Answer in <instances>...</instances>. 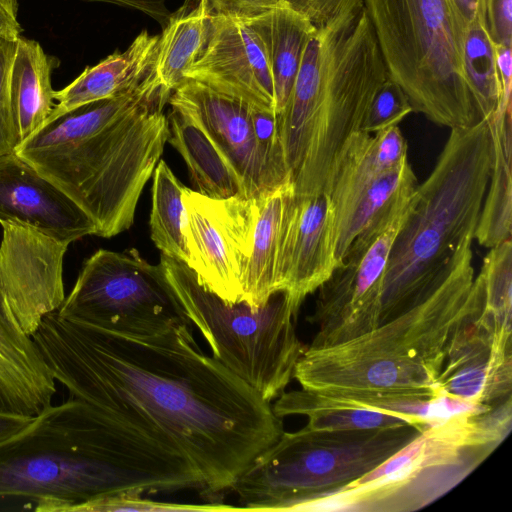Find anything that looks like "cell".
<instances>
[{
  "label": "cell",
  "mask_w": 512,
  "mask_h": 512,
  "mask_svg": "<svg viewBox=\"0 0 512 512\" xmlns=\"http://www.w3.org/2000/svg\"><path fill=\"white\" fill-rule=\"evenodd\" d=\"M315 25L279 131L296 196L328 194L345 145L389 78L363 0H340Z\"/></svg>",
  "instance_id": "4"
},
{
  "label": "cell",
  "mask_w": 512,
  "mask_h": 512,
  "mask_svg": "<svg viewBox=\"0 0 512 512\" xmlns=\"http://www.w3.org/2000/svg\"><path fill=\"white\" fill-rule=\"evenodd\" d=\"M407 160V143L398 126L374 135L362 131L353 134L344 147L328 191L334 219L379 178Z\"/></svg>",
  "instance_id": "22"
},
{
  "label": "cell",
  "mask_w": 512,
  "mask_h": 512,
  "mask_svg": "<svg viewBox=\"0 0 512 512\" xmlns=\"http://www.w3.org/2000/svg\"><path fill=\"white\" fill-rule=\"evenodd\" d=\"M292 194V186L287 184L259 199L241 299L253 307L263 305L274 293L281 291L279 257L287 204Z\"/></svg>",
  "instance_id": "25"
},
{
  "label": "cell",
  "mask_w": 512,
  "mask_h": 512,
  "mask_svg": "<svg viewBox=\"0 0 512 512\" xmlns=\"http://www.w3.org/2000/svg\"><path fill=\"white\" fill-rule=\"evenodd\" d=\"M339 265L334 242V209L326 193L291 195L279 257V289L302 305Z\"/></svg>",
  "instance_id": "18"
},
{
  "label": "cell",
  "mask_w": 512,
  "mask_h": 512,
  "mask_svg": "<svg viewBox=\"0 0 512 512\" xmlns=\"http://www.w3.org/2000/svg\"><path fill=\"white\" fill-rule=\"evenodd\" d=\"M473 240L468 235L460 243L445 277L419 305L341 344L307 347L294 372L301 387L374 411L383 403L434 397L451 338L482 288L474 276Z\"/></svg>",
  "instance_id": "5"
},
{
  "label": "cell",
  "mask_w": 512,
  "mask_h": 512,
  "mask_svg": "<svg viewBox=\"0 0 512 512\" xmlns=\"http://www.w3.org/2000/svg\"><path fill=\"white\" fill-rule=\"evenodd\" d=\"M491 165L486 120L451 129L390 250L378 326L425 301L441 283L460 243L475 233Z\"/></svg>",
  "instance_id": "6"
},
{
  "label": "cell",
  "mask_w": 512,
  "mask_h": 512,
  "mask_svg": "<svg viewBox=\"0 0 512 512\" xmlns=\"http://www.w3.org/2000/svg\"><path fill=\"white\" fill-rule=\"evenodd\" d=\"M171 93L153 66L131 90L47 121L15 153L84 211L96 236L114 237L133 224L168 142Z\"/></svg>",
  "instance_id": "3"
},
{
  "label": "cell",
  "mask_w": 512,
  "mask_h": 512,
  "mask_svg": "<svg viewBox=\"0 0 512 512\" xmlns=\"http://www.w3.org/2000/svg\"><path fill=\"white\" fill-rule=\"evenodd\" d=\"M0 288L29 336L64 299L63 262L69 244L20 222L2 223Z\"/></svg>",
  "instance_id": "15"
},
{
  "label": "cell",
  "mask_w": 512,
  "mask_h": 512,
  "mask_svg": "<svg viewBox=\"0 0 512 512\" xmlns=\"http://www.w3.org/2000/svg\"><path fill=\"white\" fill-rule=\"evenodd\" d=\"M187 489L204 483L185 456L81 400L51 404L0 439V499H29L36 511Z\"/></svg>",
  "instance_id": "2"
},
{
  "label": "cell",
  "mask_w": 512,
  "mask_h": 512,
  "mask_svg": "<svg viewBox=\"0 0 512 512\" xmlns=\"http://www.w3.org/2000/svg\"><path fill=\"white\" fill-rule=\"evenodd\" d=\"M55 381L185 456L212 498L284 432L271 403L195 339L145 342L46 315L32 335Z\"/></svg>",
  "instance_id": "1"
},
{
  "label": "cell",
  "mask_w": 512,
  "mask_h": 512,
  "mask_svg": "<svg viewBox=\"0 0 512 512\" xmlns=\"http://www.w3.org/2000/svg\"><path fill=\"white\" fill-rule=\"evenodd\" d=\"M272 408L281 418L288 415L306 416L308 427L321 430L414 425L406 418L374 411L344 398L331 397L304 388L283 392Z\"/></svg>",
  "instance_id": "29"
},
{
  "label": "cell",
  "mask_w": 512,
  "mask_h": 512,
  "mask_svg": "<svg viewBox=\"0 0 512 512\" xmlns=\"http://www.w3.org/2000/svg\"><path fill=\"white\" fill-rule=\"evenodd\" d=\"M363 2L389 78L412 111L450 129L482 121L464 71L467 26L452 0Z\"/></svg>",
  "instance_id": "8"
},
{
  "label": "cell",
  "mask_w": 512,
  "mask_h": 512,
  "mask_svg": "<svg viewBox=\"0 0 512 512\" xmlns=\"http://www.w3.org/2000/svg\"><path fill=\"white\" fill-rule=\"evenodd\" d=\"M287 0H208L211 12L237 19L261 15Z\"/></svg>",
  "instance_id": "38"
},
{
  "label": "cell",
  "mask_w": 512,
  "mask_h": 512,
  "mask_svg": "<svg viewBox=\"0 0 512 512\" xmlns=\"http://www.w3.org/2000/svg\"><path fill=\"white\" fill-rule=\"evenodd\" d=\"M419 433L410 424L352 430L306 425L283 432L238 476L231 490L244 509L300 510L371 472Z\"/></svg>",
  "instance_id": "9"
},
{
  "label": "cell",
  "mask_w": 512,
  "mask_h": 512,
  "mask_svg": "<svg viewBox=\"0 0 512 512\" xmlns=\"http://www.w3.org/2000/svg\"><path fill=\"white\" fill-rule=\"evenodd\" d=\"M139 493H120L93 499L74 505L67 512H114V511H222L238 509L222 503L178 504L154 501Z\"/></svg>",
  "instance_id": "34"
},
{
  "label": "cell",
  "mask_w": 512,
  "mask_h": 512,
  "mask_svg": "<svg viewBox=\"0 0 512 512\" xmlns=\"http://www.w3.org/2000/svg\"><path fill=\"white\" fill-rule=\"evenodd\" d=\"M413 195L361 232L318 288L314 311L307 317L318 331L308 347L338 345L377 328L390 250L411 210Z\"/></svg>",
  "instance_id": "12"
},
{
  "label": "cell",
  "mask_w": 512,
  "mask_h": 512,
  "mask_svg": "<svg viewBox=\"0 0 512 512\" xmlns=\"http://www.w3.org/2000/svg\"><path fill=\"white\" fill-rule=\"evenodd\" d=\"M33 416L0 408V439H3L25 426Z\"/></svg>",
  "instance_id": "43"
},
{
  "label": "cell",
  "mask_w": 512,
  "mask_h": 512,
  "mask_svg": "<svg viewBox=\"0 0 512 512\" xmlns=\"http://www.w3.org/2000/svg\"><path fill=\"white\" fill-rule=\"evenodd\" d=\"M463 63L481 118L487 120L498 107L502 86L495 43L485 23L474 22L467 27Z\"/></svg>",
  "instance_id": "32"
},
{
  "label": "cell",
  "mask_w": 512,
  "mask_h": 512,
  "mask_svg": "<svg viewBox=\"0 0 512 512\" xmlns=\"http://www.w3.org/2000/svg\"><path fill=\"white\" fill-rule=\"evenodd\" d=\"M185 78L276 112L265 46L247 19L212 13L206 44Z\"/></svg>",
  "instance_id": "16"
},
{
  "label": "cell",
  "mask_w": 512,
  "mask_h": 512,
  "mask_svg": "<svg viewBox=\"0 0 512 512\" xmlns=\"http://www.w3.org/2000/svg\"><path fill=\"white\" fill-rule=\"evenodd\" d=\"M247 20L265 46L273 80L276 114H280L291 93L305 46L315 25L288 1Z\"/></svg>",
  "instance_id": "24"
},
{
  "label": "cell",
  "mask_w": 512,
  "mask_h": 512,
  "mask_svg": "<svg viewBox=\"0 0 512 512\" xmlns=\"http://www.w3.org/2000/svg\"><path fill=\"white\" fill-rule=\"evenodd\" d=\"M159 35L141 32L123 52L115 51L61 90L48 121L79 107L110 99L136 87L152 70Z\"/></svg>",
  "instance_id": "21"
},
{
  "label": "cell",
  "mask_w": 512,
  "mask_h": 512,
  "mask_svg": "<svg viewBox=\"0 0 512 512\" xmlns=\"http://www.w3.org/2000/svg\"><path fill=\"white\" fill-rule=\"evenodd\" d=\"M411 112L412 107L404 91L388 78L375 94L360 131L374 134L398 126Z\"/></svg>",
  "instance_id": "35"
},
{
  "label": "cell",
  "mask_w": 512,
  "mask_h": 512,
  "mask_svg": "<svg viewBox=\"0 0 512 512\" xmlns=\"http://www.w3.org/2000/svg\"><path fill=\"white\" fill-rule=\"evenodd\" d=\"M55 392L56 381L38 346L19 326L0 288V408L31 414Z\"/></svg>",
  "instance_id": "20"
},
{
  "label": "cell",
  "mask_w": 512,
  "mask_h": 512,
  "mask_svg": "<svg viewBox=\"0 0 512 512\" xmlns=\"http://www.w3.org/2000/svg\"><path fill=\"white\" fill-rule=\"evenodd\" d=\"M483 307L482 281L476 301L451 338L434 388L435 396L445 395L487 406H496L511 398V330L499 327Z\"/></svg>",
  "instance_id": "14"
},
{
  "label": "cell",
  "mask_w": 512,
  "mask_h": 512,
  "mask_svg": "<svg viewBox=\"0 0 512 512\" xmlns=\"http://www.w3.org/2000/svg\"><path fill=\"white\" fill-rule=\"evenodd\" d=\"M89 2H103L140 11L160 25L164 26L171 12L167 8V0H85Z\"/></svg>",
  "instance_id": "39"
},
{
  "label": "cell",
  "mask_w": 512,
  "mask_h": 512,
  "mask_svg": "<svg viewBox=\"0 0 512 512\" xmlns=\"http://www.w3.org/2000/svg\"><path fill=\"white\" fill-rule=\"evenodd\" d=\"M18 0H0V37L16 40L20 36Z\"/></svg>",
  "instance_id": "40"
},
{
  "label": "cell",
  "mask_w": 512,
  "mask_h": 512,
  "mask_svg": "<svg viewBox=\"0 0 512 512\" xmlns=\"http://www.w3.org/2000/svg\"><path fill=\"white\" fill-rule=\"evenodd\" d=\"M159 263L213 357L263 399L278 398L307 348L296 334L301 305L285 290L259 307L231 303L200 284L182 261L161 254Z\"/></svg>",
  "instance_id": "10"
},
{
  "label": "cell",
  "mask_w": 512,
  "mask_h": 512,
  "mask_svg": "<svg viewBox=\"0 0 512 512\" xmlns=\"http://www.w3.org/2000/svg\"><path fill=\"white\" fill-rule=\"evenodd\" d=\"M168 121V142L183 157L199 193L211 198L247 197L232 165L197 124L174 109Z\"/></svg>",
  "instance_id": "27"
},
{
  "label": "cell",
  "mask_w": 512,
  "mask_h": 512,
  "mask_svg": "<svg viewBox=\"0 0 512 512\" xmlns=\"http://www.w3.org/2000/svg\"><path fill=\"white\" fill-rule=\"evenodd\" d=\"M260 198H211L184 188L188 261L198 282L225 301L241 302Z\"/></svg>",
  "instance_id": "13"
},
{
  "label": "cell",
  "mask_w": 512,
  "mask_h": 512,
  "mask_svg": "<svg viewBox=\"0 0 512 512\" xmlns=\"http://www.w3.org/2000/svg\"><path fill=\"white\" fill-rule=\"evenodd\" d=\"M296 10L306 15L313 24L326 18L340 0H287Z\"/></svg>",
  "instance_id": "41"
},
{
  "label": "cell",
  "mask_w": 512,
  "mask_h": 512,
  "mask_svg": "<svg viewBox=\"0 0 512 512\" xmlns=\"http://www.w3.org/2000/svg\"><path fill=\"white\" fill-rule=\"evenodd\" d=\"M20 222L67 244L95 235L84 211L14 152L0 156V224Z\"/></svg>",
  "instance_id": "19"
},
{
  "label": "cell",
  "mask_w": 512,
  "mask_h": 512,
  "mask_svg": "<svg viewBox=\"0 0 512 512\" xmlns=\"http://www.w3.org/2000/svg\"><path fill=\"white\" fill-rule=\"evenodd\" d=\"M512 398L483 413L429 425L371 472L306 504L305 510L404 512L425 507L478 467L507 437Z\"/></svg>",
  "instance_id": "7"
},
{
  "label": "cell",
  "mask_w": 512,
  "mask_h": 512,
  "mask_svg": "<svg viewBox=\"0 0 512 512\" xmlns=\"http://www.w3.org/2000/svg\"><path fill=\"white\" fill-rule=\"evenodd\" d=\"M16 40L0 37V156L14 152L19 146L13 124L9 81Z\"/></svg>",
  "instance_id": "36"
},
{
  "label": "cell",
  "mask_w": 512,
  "mask_h": 512,
  "mask_svg": "<svg viewBox=\"0 0 512 512\" xmlns=\"http://www.w3.org/2000/svg\"><path fill=\"white\" fill-rule=\"evenodd\" d=\"M63 318L145 342L193 340V324L162 265L139 252L99 249L56 311Z\"/></svg>",
  "instance_id": "11"
},
{
  "label": "cell",
  "mask_w": 512,
  "mask_h": 512,
  "mask_svg": "<svg viewBox=\"0 0 512 512\" xmlns=\"http://www.w3.org/2000/svg\"><path fill=\"white\" fill-rule=\"evenodd\" d=\"M480 276L484 286L483 311L501 328L511 330L512 242L511 238L490 248Z\"/></svg>",
  "instance_id": "33"
},
{
  "label": "cell",
  "mask_w": 512,
  "mask_h": 512,
  "mask_svg": "<svg viewBox=\"0 0 512 512\" xmlns=\"http://www.w3.org/2000/svg\"><path fill=\"white\" fill-rule=\"evenodd\" d=\"M168 104L209 136L240 177L248 198L275 190L254 136L251 105L190 79L172 91Z\"/></svg>",
  "instance_id": "17"
},
{
  "label": "cell",
  "mask_w": 512,
  "mask_h": 512,
  "mask_svg": "<svg viewBox=\"0 0 512 512\" xmlns=\"http://www.w3.org/2000/svg\"><path fill=\"white\" fill-rule=\"evenodd\" d=\"M512 110L493 113L487 120L492 165L474 239L491 248L511 238L512 227Z\"/></svg>",
  "instance_id": "26"
},
{
  "label": "cell",
  "mask_w": 512,
  "mask_h": 512,
  "mask_svg": "<svg viewBox=\"0 0 512 512\" xmlns=\"http://www.w3.org/2000/svg\"><path fill=\"white\" fill-rule=\"evenodd\" d=\"M452 2L467 27L474 22L486 24V0H452Z\"/></svg>",
  "instance_id": "42"
},
{
  "label": "cell",
  "mask_w": 512,
  "mask_h": 512,
  "mask_svg": "<svg viewBox=\"0 0 512 512\" xmlns=\"http://www.w3.org/2000/svg\"><path fill=\"white\" fill-rule=\"evenodd\" d=\"M55 59L41 45L19 36L10 70L9 94L14 128L19 145L41 129L54 104L51 74Z\"/></svg>",
  "instance_id": "23"
},
{
  "label": "cell",
  "mask_w": 512,
  "mask_h": 512,
  "mask_svg": "<svg viewBox=\"0 0 512 512\" xmlns=\"http://www.w3.org/2000/svg\"><path fill=\"white\" fill-rule=\"evenodd\" d=\"M151 189V239L161 254L187 263L188 253L182 233L184 186L164 160H159Z\"/></svg>",
  "instance_id": "31"
},
{
  "label": "cell",
  "mask_w": 512,
  "mask_h": 512,
  "mask_svg": "<svg viewBox=\"0 0 512 512\" xmlns=\"http://www.w3.org/2000/svg\"><path fill=\"white\" fill-rule=\"evenodd\" d=\"M486 24L495 44L512 47V0H486Z\"/></svg>",
  "instance_id": "37"
},
{
  "label": "cell",
  "mask_w": 512,
  "mask_h": 512,
  "mask_svg": "<svg viewBox=\"0 0 512 512\" xmlns=\"http://www.w3.org/2000/svg\"><path fill=\"white\" fill-rule=\"evenodd\" d=\"M211 9L208 0H186L171 13L157 44L154 73L172 92L201 54L209 33Z\"/></svg>",
  "instance_id": "28"
},
{
  "label": "cell",
  "mask_w": 512,
  "mask_h": 512,
  "mask_svg": "<svg viewBox=\"0 0 512 512\" xmlns=\"http://www.w3.org/2000/svg\"><path fill=\"white\" fill-rule=\"evenodd\" d=\"M417 185V178L407 160L379 178L334 219L335 252L339 265L355 238L409 198Z\"/></svg>",
  "instance_id": "30"
}]
</instances>
